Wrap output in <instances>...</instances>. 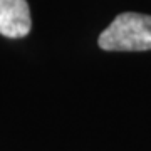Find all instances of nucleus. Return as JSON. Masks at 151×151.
Masks as SVG:
<instances>
[{
    "instance_id": "nucleus-1",
    "label": "nucleus",
    "mask_w": 151,
    "mask_h": 151,
    "mask_svg": "<svg viewBox=\"0 0 151 151\" xmlns=\"http://www.w3.org/2000/svg\"><path fill=\"white\" fill-rule=\"evenodd\" d=\"M97 44L104 50H151V15L136 12L119 14L101 32Z\"/></svg>"
},
{
    "instance_id": "nucleus-2",
    "label": "nucleus",
    "mask_w": 151,
    "mask_h": 151,
    "mask_svg": "<svg viewBox=\"0 0 151 151\" xmlns=\"http://www.w3.org/2000/svg\"><path fill=\"white\" fill-rule=\"evenodd\" d=\"M32 20L27 0H0V34L10 39L25 37Z\"/></svg>"
}]
</instances>
